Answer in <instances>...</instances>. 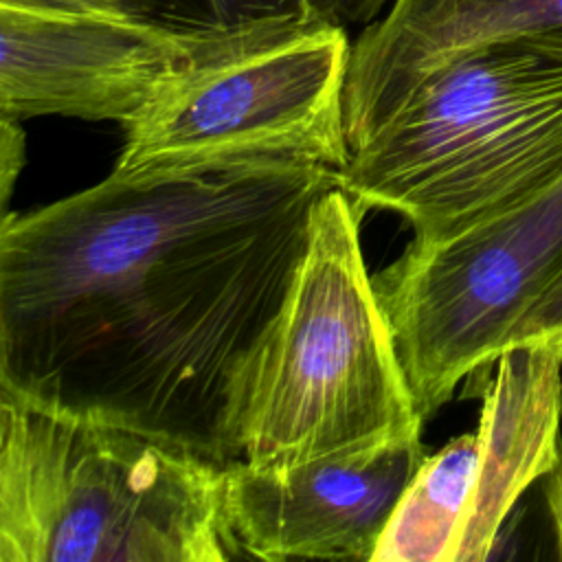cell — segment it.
I'll return each instance as SVG.
<instances>
[{
  "label": "cell",
  "mask_w": 562,
  "mask_h": 562,
  "mask_svg": "<svg viewBox=\"0 0 562 562\" xmlns=\"http://www.w3.org/2000/svg\"><path fill=\"white\" fill-rule=\"evenodd\" d=\"M336 171L99 184L0 224V391L241 459L239 406Z\"/></svg>",
  "instance_id": "obj_1"
},
{
  "label": "cell",
  "mask_w": 562,
  "mask_h": 562,
  "mask_svg": "<svg viewBox=\"0 0 562 562\" xmlns=\"http://www.w3.org/2000/svg\"><path fill=\"white\" fill-rule=\"evenodd\" d=\"M226 463L0 391V562H226Z\"/></svg>",
  "instance_id": "obj_2"
},
{
  "label": "cell",
  "mask_w": 562,
  "mask_h": 562,
  "mask_svg": "<svg viewBox=\"0 0 562 562\" xmlns=\"http://www.w3.org/2000/svg\"><path fill=\"white\" fill-rule=\"evenodd\" d=\"M360 213L338 184L312 213L307 250L239 406L250 465L283 470L422 437L426 419L362 259Z\"/></svg>",
  "instance_id": "obj_3"
},
{
  "label": "cell",
  "mask_w": 562,
  "mask_h": 562,
  "mask_svg": "<svg viewBox=\"0 0 562 562\" xmlns=\"http://www.w3.org/2000/svg\"><path fill=\"white\" fill-rule=\"evenodd\" d=\"M562 176V50L498 42L426 75L336 171L360 206L448 239Z\"/></svg>",
  "instance_id": "obj_4"
},
{
  "label": "cell",
  "mask_w": 562,
  "mask_h": 562,
  "mask_svg": "<svg viewBox=\"0 0 562 562\" xmlns=\"http://www.w3.org/2000/svg\"><path fill=\"white\" fill-rule=\"evenodd\" d=\"M345 26L301 15L195 44L125 125L112 178L140 182L252 165L342 169L351 156Z\"/></svg>",
  "instance_id": "obj_5"
},
{
  "label": "cell",
  "mask_w": 562,
  "mask_h": 562,
  "mask_svg": "<svg viewBox=\"0 0 562 562\" xmlns=\"http://www.w3.org/2000/svg\"><path fill=\"white\" fill-rule=\"evenodd\" d=\"M562 274V176L441 241H411L373 277L424 419L496 362Z\"/></svg>",
  "instance_id": "obj_6"
},
{
  "label": "cell",
  "mask_w": 562,
  "mask_h": 562,
  "mask_svg": "<svg viewBox=\"0 0 562 562\" xmlns=\"http://www.w3.org/2000/svg\"><path fill=\"white\" fill-rule=\"evenodd\" d=\"M193 48L112 9L0 2V116L130 125Z\"/></svg>",
  "instance_id": "obj_7"
},
{
  "label": "cell",
  "mask_w": 562,
  "mask_h": 562,
  "mask_svg": "<svg viewBox=\"0 0 562 562\" xmlns=\"http://www.w3.org/2000/svg\"><path fill=\"white\" fill-rule=\"evenodd\" d=\"M422 437L294 468H224V516L241 555L371 562L419 463Z\"/></svg>",
  "instance_id": "obj_8"
},
{
  "label": "cell",
  "mask_w": 562,
  "mask_h": 562,
  "mask_svg": "<svg viewBox=\"0 0 562 562\" xmlns=\"http://www.w3.org/2000/svg\"><path fill=\"white\" fill-rule=\"evenodd\" d=\"M498 42L562 50V0H393L351 44L345 125L351 151L448 59Z\"/></svg>",
  "instance_id": "obj_9"
},
{
  "label": "cell",
  "mask_w": 562,
  "mask_h": 562,
  "mask_svg": "<svg viewBox=\"0 0 562 562\" xmlns=\"http://www.w3.org/2000/svg\"><path fill=\"white\" fill-rule=\"evenodd\" d=\"M562 342L507 347L483 389L476 474L454 562L487 560L518 498L562 459Z\"/></svg>",
  "instance_id": "obj_10"
},
{
  "label": "cell",
  "mask_w": 562,
  "mask_h": 562,
  "mask_svg": "<svg viewBox=\"0 0 562 562\" xmlns=\"http://www.w3.org/2000/svg\"><path fill=\"white\" fill-rule=\"evenodd\" d=\"M476 474V432L424 457L402 492L371 562H454Z\"/></svg>",
  "instance_id": "obj_11"
},
{
  "label": "cell",
  "mask_w": 562,
  "mask_h": 562,
  "mask_svg": "<svg viewBox=\"0 0 562 562\" xmlns=\"http://www.w3.org/2000/svg\"><path fill=\"white\" fill-rule=\"evenodd\" d=\"M112 9L191 44L310 15L303 0H105ZM314 15V13H312Z\"/></svg>",
  "instance_id": "obj_12"
},
{
  "label": "cell",
  "mask_w": 562,
  "mask_h": 562,
  "mask_svg": "<svg viewBox=\"0 0 562 562\" xmlns=\"http://www.w3.org/2000/svg\"><path fill=\"white\" fill-rule=\"evenodd\" d=\"M540 338L562 342V274L547 288V292L522 316V321L514 329L509 347L518 342L540 340Z\"/></svg>",
  "instance_id": "obj_13"
},
{
  "label": "cell",
  "mask_w": 562,
  "mask_h": 562,
  "mask_svg": "<svg viewBox=\"0 0 562 562\" xmlns=\"http://www.w3.org/2000/svg\"><path fill=\"white\" fill-rule=\"evenodd\" d=\"M24 162V132L20 121L0 116V200L2 215L9 211V200L13 193V184Z\"/></svg>",
  "instance_id": "obj_14"
},
{
  "label": "cell",
  "mask_w": 562,
  "mask_h": 562,
  "mask_svg": "<svg viewBox=\"0 0 562 562\" xmlns=\"http://www.w3.org/2000/svg\"><path fill=\"white\" fill-rule=\"evenodd\" d=\"M389 0H303V4L318 15L338 26L362 24L373 20Z\"/></svg>",
  "instance_id": "obj_15"
},
{
  "label": "cell",
  "mask_w": 562,
  "mask_h": 562,
  "mask_svg": "<svg viewBox=\"0 0 562 562\" xmlns=\"http://www.w3.org/2000/svg\"><path fill=\"white\" fill-rule=\"evenodd\" d=\"M544 503H547V512H549V520H551L555 551H558V558L562 560V459H560L558 468L547 476Z\"/></svg>",
  "instance_id": "obj_16"
},
{
  "label": "cell",
  "mask_w": 562,
  "mask_h": 562,
  "mask_svg": "<svg viewBox=\"0 0 562 562\" xmlns=\"http://www.w3.org/2000/svg\"><path fill=\"white\" fill-rule=\"evenodd\" d=\"M9 4H48V7H90V9H112L105 0H0ZM116 11V9H112ZM121 13V11H119Z\"/></svg>",
  "instance_id": "obj_17"
}]
</instances>
